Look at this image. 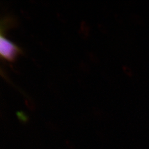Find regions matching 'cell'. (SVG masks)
<instances>
[{
    "label": "cell",
    "mask_w": 149,
    "mask_h": 149,
    "mask_svg": "<svg viewBox=\"0 0 149 149\" xmlns=\"http://www.w3.org/2000/svg\"><path fill=\"white\" fill-rule=\"evenodd\" d=\"M20 53L21 50L16 45L1 35L0 53L2 57L8 61H13Z\"/></svg>",
    "instance_id": "6da1fadb"
}]
</instances>
